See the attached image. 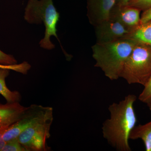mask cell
<instances>
[{"instance_id":"1","label":"cell","mask_w":151,"mask_h":151,"mask_svg":"<svg viewBox=\"0 0 151 151\" xmlns=\"http://www.w3.org/2000/svg\"><path fill=\"white\" fill-rule=\"evenodd\" d=\"M136 100L135 95L129 94L124 100L113 103L108 108L110 117L103 123V137L117 151L132 150L129 140L130 133L137 122L134 108Z\"/></svg>"},{"instance_id":"2","label":"cell","mask_w":151,"mask_h":151,"mask_svg":"<svg viewBox=\"0 0 151 151\" xmlns=\"http://www.w3.org/2000/svg\"><path fill=\"white\" fill-rule=\"evenodd\" d=\"M137 42L127 38L108 43L96 42L92 46L94 66L103 70L111 80L121 78L124 64Z\"/></svg>"},{"instance_id":"3","label":"cell","mask_w":151,"mask_h":151,"mask_svg":"<svg viewBox=\"0 0 151 151\" xmlns=\"http://www.w3.org/2000/svg\"><path fill=\"white\" fill-rule=\"evenodd\" d=\"M24 18L30 24H40L43 23L45 32L44 38L39 42L41 48L48 50L55 48L54 45L50 40L51 36H54L60 43L57 34V25L59 20L60 14L52 0H28L25 9Z\"/></svg>"},{"instance_id":"4","label":"cell","mask_w":151,"mask_h":151,"mask_svg":"<svg viewBox=\"0 0 151 151\" xmlns=\"http://www.w3.org/2000/svg\"><path fill=\"white\" fill-rule=\"evenodd\" d=\"M151 76V47L138 42L124 64L121 75L129 84H147Z\"/></svg>"},{"instance_id":"5","label":"cell","mask_w":151,"mask_h":151,"mask_svg":"<svg viewBox=\"0 0 151 151\" xmlns=\"http://www.w3.org/2000/svg\"><path fill=\"white\" fill-rule=\"evenodd\" d=\"M53 114L24 130L18 139L28 151H48L50 148L47 140L50 137V130Z\"/></svg>"},{"instance_id":"6","label":"cell","mask_w":151,"mask_h":151,"mask_svg":"<svg viewBox=\"0 0 151 151\" xmlns=\"http://www.w3.org/2000/svg\"><path fill=\"white\" fill-rule=\"evenodd\" d=\"M52 114L53 109L51 107L36 104L30 105L20 119L7 129L4 134V139L7 142L17 138L24 130Z\"/></svg>"},{"instance_id":"7","label":"cell","mask_w":151,"mask_h":151,"mask_svg":"<svg viewBox=\"0 0 151 151\" xmlns=\"http://www.w3.org/2000/svg\"><path fill=\"white\" fill-rule=\"evenodd\" d=\"M96 42L108 43L129 37L132 32L121 23L109 19L94 27Z\"/></svg>"},{"instance_id":"8","label":"cell","mask_w":151,"mask_h":151,"mask_svg":"<svg viewBox=\"0 0 151 151\" xmlns=\"http://www.w3.org/2000/svg\"><path fill=\"white\" fill-rule=\"evenodd\" d=\"M140 11L132 6L115 4L110 13L109 19L119 22L133 32L140 25Z\"/></svg>"},{"instance_id":"9","label":"cell","mask_w":151,"mask_h":151,"mask_svg":"<svg viewBox=\"0 0 151 151\" xmlns=\"http://www.w3.org/2000/svg\"><path fill=\"white\" fill-rule=\"evenodd\" d=\"M116 0H86L87 15L90 24L96 26L109 19Z\"/></svg>"},{"instance_id":"10","label":"cell","mask_w":151,"mask_h":151,"mask_svg":"<svg viewBox=\"0 0 151 151\" xmlns=\"http://www.w3.org/2000/svg\"><path fill=\"white\" fill-rule=\"evenodd\" d=\"M27 107L20 102L0 103V128L9 127L20 119Z\"/></svg>"},{"instance_id":"11","label":"cell","mask_w":151,"mask_h":151,"mask_svg":"<svg viewBox=\"0 0 151 151\" xmlns=\"http://www.w3.org/2000/svg\"><path fill=\"white\" fill-rule=\"evenodd\" d=\"M138 139L143 141L146 151H151V121L133 128L130 133L129 139Z\"/></svg>"},{"instance_id":"12","label":"cell","mask_w":151,"mask_h":151,"mask_svg":"<svg viewBox=\"0 0 151 151\" xmlns=\"http://www.w3.org/2000/svg\"><path fill=\"white\" fill-rule=\"evenodd\" d=\"M10 70L0 68V94L5 99L7 103L20 102L22 96L17 91H11L8 88L6 83V78L9 75Z\"/></svg>"},{"instance_id":"13","label":"cell","mask_w":151,"mask_h":151,"mask_svg":"<svg viewBox=\"0 0 151 151\" xmlns=\"http://www.w3.org/2000/svg\"><path fill=\"white\" fill-rule=\"evenodd\" d=\"M129 38L151 47V21L140 25L130 35Z\"/></svg>"},{"instance_id":"14","label":"cell","mask_w":151,"mask_h":151,"mask_svg":"<svg viewBox=\"0 0 151 151\" xmlns=\"http://www.w3.org/2000/svg\"><path fill=\"white\" fill-rule=\"evenodd\" d=\"M31 66L29 63L24 61L20 64H16L14 65H6L0 64V68H5L10 70H14L16 72L22 73V74H27L29 70L31 69Z\"/></svg>"},{"instance_id":"15","label":"cell","mask_w":151,"mask_h":151,"mask_svg":"<svg viewBox=\"0 0 151 151\" xmlns=\"http://www.w3.org/2000/svg\"><path fill=\"white\" fill-rule=\"evenodd\" d=\"M2 151H28L19 142L17 138L6 142Z\"/></svg>"},{"instance_id":"16","label":"cell","mask_w":151,"mask_h":151,"mask_svg":"<svg viewBox=\"0 0 151 151\" xmlns=\"http://www.w3.org/2000/svg\"><path fill=\"white\" fill-rule=\"evenodd\" d=\"M139 99L147 105L151 104V76L149 81L144 86V89L140 94Z\"/></svg>"},{"instance_id":"17","label":"cell","mask_w":151,"mask_h":151,"mask_svg":"<svg viewBox=\"0 0 151 151\" xmlns=\"http://www.w3.org/2000/svg\"><path fill=\"white\" fill-rule=\"evenodd\" d=\"M127 5L135 7L140 10H144L151 7V0H133Z\"/></svg>"},{"instance_id":"18","label":"cell","mask_w":151,"mask_h":151,"mask_svg":"<svg viewBox=\"0 0 151 151\" xmlns=\"http://www.w3.org/2000/svg\"><path fill=\"white\" fill-rule=\"evenodd\" d=\"M17 61L13 55L6 54L0 50V64L11 65L17 64Z\"/></svg>"},{"instance_id":"19","label":"cell","mask_w":151,"mask_h":151,"mask_svg":"<svg viewBox=\"0 0 151 151\" xmlns=\"http://www.w3.org/2000/svg\"><path fill=\"white\" fill-rule=\"evenodd\" d=\"M151 21V7L144 10L140 17V25Z\"/></svg>"},{"instance_id":"20","label":"cell","mask_w":151,"mask_h":151,"mask_svg":"<svg viewBox=\"0 0 151 151\" xmlns=\"http://www.w3.org/2000/svg\"><path fill=\"white\" fill-rule=\"evenodd\" d=\"M9 127H4L0 128V151L2 150L6 142L4 139V135L5 132Z\"/></svg>"},{"instance_id":"21","label":"cell","mask_w":151,"mask_h":151,"mask_svg":"<svg viewBox=\"0 0 151 151\" xmlns=\"http://www.w3.org/2000/svg\"><path fill=\"white\" fill-rule=\"evenodd\" d=\"M133 0H116V5L119 6L127 5V4Z\"/></svg>"},{"instance_id":"22","label":"cell","mask_w":151,"mask_h":151,"mask_svg":"<svg viewBox=\"0 0 151 151\" xmlns=\"http://www.w3.org/2000/svg\"><path fill=\"white\" fill-rule=\"evenodd\" d=\"M147 105L148 106L149 108H150V110L151 111V104H149V105Z\"/></svg>"}]
</instances>
